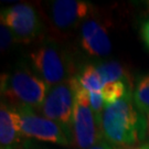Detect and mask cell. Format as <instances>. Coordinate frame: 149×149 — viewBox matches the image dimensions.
<instances>
[{
	"mask_svg": "<svg viewBox=\"0 0 149 149\" xmlns=\"http://www.w3.org/2000/svg\"><path fill=\"white\" fill-rule=\"evenodd\" d=\"M103 136L115 146H129L144 138L146 116L137 111L132 95L113 104H106L102 116Z\"/></svg>",
	"mask_w": 149,
	"mask_h": 149,
	"instance_id": "obj_1",
	"label": "cell"
},
{
	"mask_svg": "<svg viewBox=\"0 0 149 149\" xmlns=\"http://www.w3.org/2000/svg\"><path fill=\"white\" fill-rule=\"evenodd\" d=\"M2 95L17 107L41 109L48 95L49 86L38 75L20 68L2 77Z\"/></svg>",
	"mask_w": 149,
	"mask_h": 149,
	"instance_id": "obj_2",
	"label": "cell"
},
{
	"mask_svg": "<svg viewBox=\"0 0 149 149\" xmlns=\"http://www.w3.org/2000/svg\"><path fill=\"white\" fill-rule=\"evenodd\" d=\"M33 70L50 87L64 83L75 75L71 59L66 52L54 42H44L30 53Z\"/></svg>",
	"mask_w": 149,
	"mask_h": 149,
	"instance_id": "obj_3",
	"label": "cell"
},
{
	"mask_svg": "<svg viewBox=\"0 0 149 149\" xmlns=\"http://www.w3.org/2000/svg\"><path fill=\"white\" fill-rule=\"evenodd\" d=\"M74 88L73 108V135L79 149H90L101 141L103 136L101 125L91 107L90 94L80 85L77 77H72Z\"/></svg>",
	"mask_w": 149,
	"mask_h": 149,
	"instance_id": "obj_4",
	"label": "cell"
},
{
	"mask_svg": "<svg viewBox=\"0 0 149 149\" xmlns=\"http://www.w3.org/2000/svg\"><path fill=\"white\" fill-rule=\"evenodd\" d=\"M12 109L18 128L23 137L36 138L63 146L70 144V137L59 124L47 117L39 116L29 107H12Z\"/></svg>",
	"mask_w": 149,
	"mask_h": 149,
	"instance_id": "obj_5",
	"label": "cell"
},
{
	"mask_svg": "<svg viewBox=\"0 0 149 149\" xmlns=\"http://www.w3.org/2000/svg\"><path fill=\"white\" fill-rule=\"evenodd\" d=\"M73 108L74 88L72 79H70L64 83L50 87L40 111L44 117L59 124L71 138V129H73Z\"/></svg>",
	"mask_w": 149,
	"mask_h": 149,
	"instance_id": "obj_6",
	"label": "cell"
},
{
	"mask_svg": "<svg viewBox=\"0 0 149 149\" xmlns=\"http://www.w3.org/2000/svg\"><path fill=\"white\" fill-rule=\"evenodd\" d=\"M1 23L10 29L15 40L23 43L32 41L41 28L34 8L27 3H18L2 9Z\"/></svg>",
	"mask_w": 149,
	"mask_h": 149,
	"instance_id": "obj_7",
	"label": "cell"
},
{
	"mask_svg": "<svg viewBox=\"0 0 149 149\" xmlns=\"http://www.w3.org/2000/svg\"><path fill=\"white\" fill-rule=\"evenodd\" d=\"M51 19L60 30H69L83 21L90 12V3L80 0H55L51 2Z\"/></svg>",
	"mask_w": 149,
	"mask_h": 149,
	"instance_id": "obj_8",
	"label": "cell"
},
{
	"mask_svg": "<svg viewBox=\"0 0 149 149\" xmlns=\"http://www.w3.org/2000/svg\"><path fill=\"white\" fill-rule=\"evenodd\" d=\"M81 44L87 53L95 56L107 55L112 50L106 29L96 20L83 22L81 28Z\"/></svg>",
	"mask_w": 149,
	"mask_h": 149,
	"instance_id": "obj_9",
	"label": "cell"
},
{
	"mask_svg": "<svg viewBox=\"0 0 149 149\" xmlns=\"http://www.w3.org/2000/svg\"><path fill=\"white\" fill-rule=\"evenodd\" d=\"M23 137L18 128L12 107L1 103L0 109V146L1 149H16Z\"/></svg>",
	"mask_w": 149,
	"mask_h": 149,
	"instance_id": "obj_10",
	"label": "cell"
},
{
	"mask_svg": "<svg viewBox=\"0 0 149 149\" xmlns=\"http://www.w3.org/2000/svg\"><path fill=\"white\" fill-rule=\"evenodd\" d=\"M95 68L101 75L104 85L108 83H114V82H125L132 85L129 81V75L118 62H115V61L100 62L96 64Z\"/></svg>",
	"mask_w": 149,
	"mask_h": 149,
	"instance_id": "obj_11",
	"label": "cell"
},
{
	"mask_svg": "<svg viewBox=\"0 0 149 149\" xmlns=\"http://www.w3.org/2000/svg\"><path fill=\"white\" fill-rule=\"evenodd\" d=\"M80 85L88 93H102L103 81L101 75L97 72L95 65H86L81 70L80 74L76 76Z\"/></svg>",
	"mask_w": 149,
	"mask_h": 149,
	"instance_id": "obj_12",
	"label": "cell"
},
{
	"mask_svg": "<svg viewBox=\"0 0 149 149\" xmlns=\"http://www.w3.org/2000/svg\"><path fill=\"white\" fill-rule=\"evenodd\" d=\"M136 108L144 115L149 113V75H144L138 80L133 95Z\"/></svg>",
	"mask_w": 149,
	"mask_h": 149,
	"instance_id": "obj_13",
	"label": "cell"
},
{
	"mask_svg": "<svg viewBox=\"0 0 149 149\" xmlns=\"http://www.w3.org/2000/svg\"><path fill=\"white\" fill-rule=\"evenodd\" d=\"M130 90H132V85L125 82H114L103 86L102 95L105 101V104H113L125 98L126 96L132 95Z\"/></svg>",
	"mask_w": 149,
	"mask_h": 149,
	"instance_id": "obj_14",
	"label": "cell"
},
{
	"mask_svg": "<svg viewBox=\"0 0 149 149\" xmlns=\"http://www.w3.org/2000/svg\"><path fill=\"white\" fill-rule=\"evenodd\" d=\"M90 94V103H91V107L94 112V115H95L96 119L98 124L101 125L102 123V116H103V113H104V109H105V101L103 98V95L102 93H88Z\"/></svg>",
	"mask_w": 149,
	"mask_h": 149,
	"instance_id": "obj_15",
	"label": "cell"
},
{
	"mask_svg": "<svg viewBox=\"0 0 149 149\" xmlns=\"http://www.w3.org/2000/svg\"><path fill=\"white\" fill-rule=\"evenodd\" d=\"M0 34H1V50L5 51L11 45V43L15 41V37L12 34V32L6 24L1 23L0 27Z\"/></svg>",
	"mask_w": 149,
	"mask_h": 149,
	"instance_id": "obj_16",
	"label": "cell"
},
{
	"mask_svg": "<svg viewBox=\"0 0 149 149\" xmlns=\"http://www.w3.org/2000/svg\"><path fill=\"white\" fill-rule=\"evenodd\" d=\"M141 36H143L145 43L148 45L149 48V20L145 22L143 27H141Z\"/></svg>",
	"mask_w": 149,
	"mask_h": 149,
	"instance_id": "obj_17",
	"label": "cell"
},
{
	"mask_svg": "<svg viewBox=\"0 0 149 149\" xmlns=\"http://www.w3.org/2000/svg\"><path fill=\"white\" fill-rule=\"evenodd\" d=\"M90 149H119V148L114 147V146H112V145L106 143V141H100L98 144L94 145V146L91 147Z\"/></svg>",
	"mask_w": 149,
	"mask_h": 149,
	"instance_id": "obj_18",
	"label": "cell"
},
{
	"mask_svg": "<svg viewBox=\"0 0 149 149\" xmlns=\"http://www.w3.org/2000/svg\"><path fill=\"white\" fill-rule=\"evenodd\" d=\"M127 149H149V145H141V146H132Z\"/></svg>",
	"mask_w": 149,
	"mask_h": 149,
	"instance_id": "obj_19",
	"label": "cell"
},
{
	"mask_svg": "<svg viewBox=\"0 0 149 149\" xmlns=\"http://www.w3.org/2000/svg\"><path fill=\"white\" fill-rule=\"evenodd\" d=\"M146 134L149 137V113L146 114Z\"/></svg>",
	"mask_w": 149,
	"mask_h": 149,
	"instance_id": "obj_20",
	"label": "cell"
},
{
	"mask_svg": "<svg viewBox=\"0 0 149 149\" xmlns=\"http://www.w3.org/2000/svg\"><path fill=\"white\" fill-rule=\"evenodd\" d=\"M24 149H31V148H29V147H26V148H24Z\"/></svg>",
	"mask_w": 149,
	"mask_h": 149,
	"instance_id": "obj_21",
	"label": "cell"
}]
</instances>
